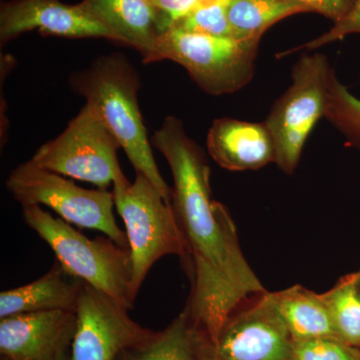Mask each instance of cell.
<instances>
[{
	"label": "cell",
	"mask_w": 360,
	"mask_h": 360,
	"mask_svg": "<svg viewBox=\"0 0 360 360\" xmlns=\"http://www.w3.org/2000/svg\"><path fill=\"white\" fill-rule=\"evenodd\" d=\"M151 144L165 156L174 177L172 205L193 279L186 307L213 347L241 304L267 291L246 262L231 214L213 200L210 165L181 120L167 116Z\"/></svg>",
	"instance_id": "1"
},
{
	"label": "cell",
	"mask_w": 360,
	"mask_h": 360,
	"mask_svg": "<svg viewBox=\"0 0 360 360\" xmlns=\"http://www.w3.org/2000/svg\"><path fill=\"white\" fill-rule=\"evenodd\" d=\"M71 89L84 96L101 118L134 167L172 205V188L163 179L153 156L139 105L141 79L122 54L96 59L89 68L70 77Z\"/></svg>",
	"instance_id": "2"
},
{
	"label": "cell",
	"mask_w": 360,
	"mask_h": 360,
	"mask_svg": "<svg viewBox=\"0 0 360 360\" xmlns=\"http://www.w3.org/2000/svg\"><path fill=\"white\" fill-rule=\"evenodd\" d=\"M23 219L56 255L66 274L134 309L129 248L108 238L90 239L39 205L21 206Z\"/></svg>",
	"instance_id": "3"
},
{
	"label": "cell",
	"mask_w": 360,
	"mask_h": 360,
	"mask_svg": "<svg viewBox=\"0 0 360 360\" xmlns=\"http://www.w3.org/2000/svg\"><path fill=\"white\" fill-rule=\"evenodd\" d=\"M116 212L125 225L131 258V293L136 298L149 270L160 258L176 255L186 264V241L174 207L144 175L113 186Z\"/></svg>",
	"instance_id": "4"
},
{
	"label": "cell",
	"mask_w": 360,
	"mask_h": 360,
	"mask_svg": "<svg viewBox=\"0 0 360 360\" xmlns=\"http://www.w3.org/2000/svg\"><path fill=\"white\" fill-rule=\"evenodd\" d=\"M259 42L169 27L158 37L146 63L174 61L206 94L225 96L243 89L252 79Z\"/></svg>",
	"instance_id": "5"
},
{
	"label": "cell",
	"mask_w": 360,
	"mask_h": 360,
	"mask_svg": "<svg viewBox=\"0 0 360 360\" xmlns=\"http://www.w3.org/2000/svg\"><path fill=\"white\" fill-rule=\"evenodd\" d=\"M335 72L324 54H303L293 66L290 86L272 106L264 123L274 141V162L284 174L295 172L305 142L326 116Z\"/></svg>",
	"instance_id": "6"
},
{
	"label": "cell",
	"mask_w": 360,
	"mask_h": 360,
	"mask_svg": "<svg viewBox=\"0 0 360 360\" xmlns=\"http://www.w3.org/2000/svg\"><path fill=\"white\" fill-rule=\"evenodd\" d=\"M6 186L21 206L51 208L68 224L103 232L118 245L129 248L127 233L115 220V195L111 191L85 189L68 177L37 167L30 160L14 168Z\"/></svg>",
	"instance_id": "7"
},
{
	"label": "cell",
	"mask_w": 360,
	"mask_h": 360,
	"mask_svg": "<svg viewBox=\"0 0 360 360\" xmlns=\"http://www.w3.org/2000/svg\"><path fill=\"white\" fill-rule=\"evenodd\" d=\"M120 149L115 137L86 103L65 131L40 146L30 161L49 172L108 191L129 181L118 161Z\"/></svg>",
	"instance_id": "8"
},
{
	"label": "cell",
	"mask_w": 360,
	"mask_h": 360,
	"mask_svg": "<svg viewBox=\"0 0 360 360\" xmlns=\"http://www.w3.org/2000/svg\"><path fill=\"white\" fill-rule=\"evenodd\" d=\"M129 310L84 283L75 310L71 360H116L148 341L155 333L132 321Z\"/></svg>",
	"instance_id": "9"
},
{
	"label": "cell",
	"mask_w": 360,
	"mask_h": 360,
	"mask_svg": "<svg viewBox=\"0 0 360 360\" xmlns=\"http://www.w3.org/2000/svg\"><path fill=\"white\" fill-rule=\"evenodd\" d=\"M212 347L219 360H293L295 341L265 292L229 317Z\"/></svg>",
	"instance_id": "10"
},
{
	"label": "cell",
	"mask_w": 360,
	"mask_h": 360,
	"mask_svg": "<svg viewBox=\"0 0 360 360\" xmlns=\"http://www.w3.org/2000/svg\"><path fill=\"white\" fill-rule=\"evenodd\" d=\"M33 30L66 39L101 37L116 41L113 33L82 2L70 6L59 0H11L2 4L1 45Z\"/></svg>",
	"instance_id": "11"
},
{
	"label": "cell",
	"mask_w": 360,
	"mask_h": 360,
	"mask_svg": "<svg viewBox=\"0 0 360 360\" xmlns=\"http://www.w3.org/2000/svg\"><path fill=\"white\" fill-rule=\"evenodd\" d=\"M77 326L66 310L11 315L0 321L2 360H63Z\"/></svg>",
	"instance_id": "12"
},
{
	"label": "cell",
	"mask_w": 360,
	"mask_h": 360,
	"mask_svg": "<svg viewBox=\"0 0 360 360\" xmlns=\"http://www.w3.org/2000/svg\"><path fill=\"white\" fill-rule=\"evenodd\" d=\"M208 153L224 169L245 172L274 162V141L264 122L217 118L206 139Z\"/></svg>",
	"instance_id": "13"
},
{
	"label": "cell",
	"mask_w": 360,
	"mask_h": 360,
	"mask_svg": "<svg viewBox=\"0 0 360 360\" xmlns=\"http://www.w3.org/2000/svg\"><path fill=\"white\" fill-rule=\"evenodd\" d=\"M82 4L113 33L116 41L136 49L148 63L165 32L160 14L149 0H84Z\"/></svg>",
	"instance_id": "14"
},
{
	"label": "cell",
	"mask_w": 360,
	"mask_h": 360,
	"mask_svg": "<svg viewBox=\"0 0 360 360\" xmlns=\"http://www.w3.org/2000/svg\"><path fill=\"white\" fill-rule=\"evenodd\" d=\"M82 285L56 262L32 283L0 293V319L49 310L75 312Z\"/></svg>",
	"instance_id": "15"
},
{
	"label": "cell",
	"mask_w": 360,
	"mask_h": 360,
	"mask_svg": "<svg viewBox=\"0 0 360 360\" xmlns=\"http://www.w3.org/2000/svg\"><path fill=\"white\" fill-rule=\"evenodd\" d=\"M271 295L295 342L319 338L340 340L321 295L302 285Z\"/></svg>",
	"instance_id": "16"
},
{
	"label": "cell",
	"mask_w": 360,
	"mask_h": 360,
	"mask_svg": "<svg viewBox=\"0 0 360 360\" xmlns=\"http://www.w3.org/2000/svg\"><path fill=\"white\" fill-rule=\"evenodd\" d=\"M208 342L186 307L165 330L123 354L124 360H200Z\"/></svg>",
	"instance_id": "17"
},
{
	"label": "cell",
	"mask_w": 360,
	"mask_h": 360,
	"mask_svg": "<svg viewBox=\"0 0 360 360\" xmlns=\"http://www.w3.org/2000/svg\"><path fill=\"white\" fill-rule=\"evenodd\" d=\"M309 9L292 0H232L227 15L236 39H259L272 25Z\"/></svg>",
	"instance_id": "18"
},
{
	"label": "cell",
	"mask_w": 360,
	"mask_h": 360,
	"mask_svg": "<svg viewBox=\"0 0 360 360\" xmlns=\"http://www.w3.org/2000/svg\"><path fill=\"white\" fill-rule=\"evenodd\" d=\"M340 340L360 348V270L321 295Z\"/></svg>",
	"instance_id": "19"
},
{
	"label": "cell",
	"mask_w": 360,
	"mask_h": 360,
	"mask_svg": "<svg viewBox=\"0 0 360 360\" xmlns=\"http://www.w3.org/2000/svg\"><path fill=\"white\" fill-rule=\"evenodd\" d=\"M324 117L345 137L348 146L360 151V99L338 79L335 72L329 84Z\"/></svg>",
	"instance_id": "20"
},
{
	"label": "cell",
	"mask_w": 360,
	"mask_h": 360,
	"mask_svg": "<svg viewBox=\"0 0 360 360\" xmlns=\"http://www.w3.org/2000/svg\"><path fill=\"white\" fill-rule=\"evenodd\" d=\"M229 4H217L200 7L180 18L170 27H175L184 32L212 35V37L236 39L227 15Z\"/></svg>",
	"instance_id": "21"
},
{
	"label": "cell",
	"mask_w": 360,
	"mask_h": 360,
	"mask_svg": "<svg viewBox=\"0 0 360 360\" xmlns=\"http://www.w3.org/2000/svg\"><path fill=\"white\" fill-rule=\"evenodd\" d=\"M293 360H360V348L338 338L297 341Z\"/></svg>",
	"instance_id": "22"
},
{
	"label": "cell",
	"mask_w": 360,
	"mask_h": 360,
	"mask_svg": "<svg viewBox=\"0 0 360 360\" xmlns=\"http://www.w3.org/2000/svg\"><path fill=\"white\" fill-rule=\"evenodd\" d=\"M352 34L360 35V0H356L354 8L347 18L340 21V22L335 23V25L328 32L323 33L321 37L310 40L307 44L295 47V49H290L288 51L281 52L276 56L278 58H285V56L300 51H314V49H319L323 45L345 39L348 35Z\"/></svg>",
	"instance_id": "23"
},
{
	"label": "cell",
	"mask_w": 360,
	"mask_h": 360,
	"mask_svg": "<svg viewBox=\"0 0 360 360\" xmlns=\"http://www.w3.org/2000/svg\"><path fill=\"white\" fill-rule=\"evenodd\" d=\"M160 13L163 27L168 30L180 18L200 7L217 4H231L232 0H149Z\"/></svg>",
	"instance_id": "24"
},
{
	"label": "cell",
	"mask_w": 360,
	"mask_h": 360,
	"mask_svg": "<svg viewBox=\"0 0 360 360\" xmlns=\"http://www.w3.org/2000/svg\"><path fill=\"white\" fill-rule=\"evenodd\" d=\"M309 9V13L321 14L335 23L345 20L355 6L356 0H292Z\"/></svg>",
	"instance_id": "25"
},
{
	"label": "cell",
	"mask_w": 360,
	"mask_h": 360,
	"mask_svg": "<svg viewBox=\"0 0 360 360\" xmlns=\"http://www.w3.org/2000/svg\"><path fill=\"white\" fill-rule=\"evenodd\" d=\"M200 360H219L217 357L215 356L214 352H213L212 343L208 342L207 345H205L202 354H201Z\"/></svg>",
	"instance_id": "26"
}]
</instances>
